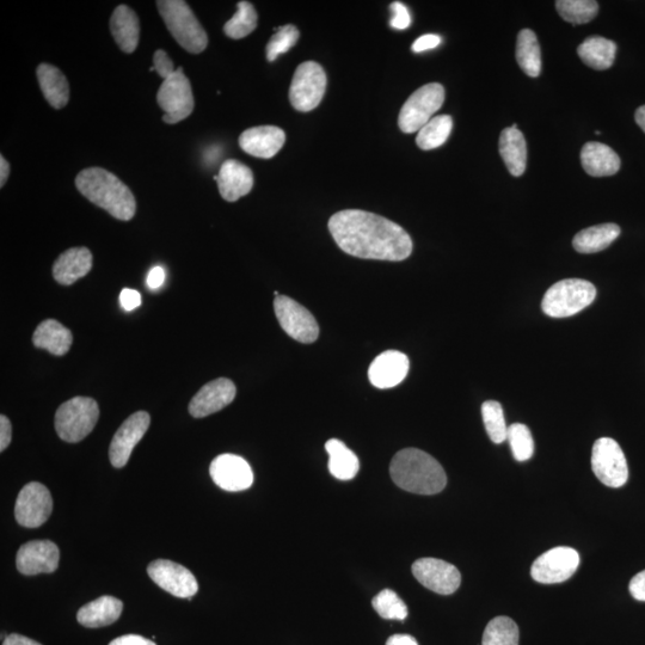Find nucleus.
<instances>
[{
    "instance_id": "423d86ee",
    "label": "nucleus",
    "mask_w": 645,
    "mask_h": 645,
    "mask_svg": "<svg viewBox=\"0 0 645 645\" xmlns=\"http://www.w3.org/2000/svg\"><path fill=\"white\" fill-rule=\"evenodd\" d=\"M100 417L95 399L75 397L61 404L55 414V430L61 440L76 444L94 430Z\"/></svg>"
},
{
    "instance_id": "dca6fc26",
    "label": "nucleus",
    "mask_w": 645,
    "mask_h": 645,
    "mask_svg": "<svg viewBox=\"0 0 645 645\" xmlns=\"http://www.w3.org/2000/svg\"><path fill=\"white\" fill-rule=\"evenodd\" d=\"M150 423L151 417L146 411H138L122 423L109 447V459L114 468H124L134 447L144 438Z\"/></svg>"
},
{
    "instance_id": "2eb2a0df",
    "label": "nucleus",
    "mask_w": 645,
    "mask_h": 645,
    "mask_svg": "<svg viewBox=\"0 0 645 645\" xmlns=\"http://www.w3.org/2000/svg\"><path fill=\"white\" fill-rule=\"evenodd\" d=\"M415 579L422 586L440 595H451L458 591L462 575L451 563L436 558H421L413 564Z\"/></svg>"
},
{
    "instance_id": "f03ea898",
    "label": "nucleus",
    "mask_w": 645,
    "mask_h": 645,
    "mask_svg": "<svg viewBox=\"0 0 645 645\" xmlns=\"http://www.w3.org/2000/svg\"><path fill=\"white\" fill-rule=\"evenodd\" d=\"M390 473L397 487L413 494H439L447 484L446 472L438 460L417 448L399 451L392 459Z\"/></svg>"
},
{
    "instance_id": "de8ad7c7",
    "label": "nucleus",
    "mask_w": 645,
    "mask_h": 645,
    "mask_svg": "<svg viewBox=\"0 0 645 645\" xmlns=\"http://www.w3.org/2000/svg\"><path fill=\"white\" fill-rule=\"evenodd\" d=\"M12 438V427L8 417L0 416V451L9 447Z\"/></svg>"
},
{
    "instance_id": "39448f33",
    "label": "nucleus",
    "mask_w": 645,
    "mask_h": 645,
    "mask_svg": "<svg viewBox=\"0 0 645 645\" xmlns=\"http://www.w3.org/2000/svg\"><path fill=\"white\" fill-rule=\"evenodd\" d=\"M597 298L592 282L568 279L557 282L545 293L542 309L552 318H567L585 310Z\"/></svg>"
},
{
    "instance_id": "473e14b6",
    "label": "nucleus",
    "mask_w": 645,
    "mask_h": 645,
    "mask_svg": "<svg viewBox=\"0 0 645 645\" xmlns=\"http://www.w3.org/2000/svg\"><path fill=\"white\" fill-rule=\"evenodd\" d=\"M516 60L527 76L536 78L542 72V51L537 35L530 29L521 30L516 42Z\"/></svg>"
},
{
    "instance_id": "20e7f679",
    "label": "nucleus",
    "mask_w": 645,
    "mask_h": 645,
    "mask_svg": "<svg viewBox=\"0 0 645 645\" xmlns=\"http://www.w3.org/2000/svg\"><path fill=\"white\" fill-rule=\"evenodd\" d=\"M165 26L182 48L192 54H200L208 46V36L190 6L183 0H159L157 2Z\"/></svg>"
},
{
    "instance_id": "5701e85b",
    "label": "nucleus",
    "mask_w": 645,
    "mask_h": 645,
    "mask_svg": "<svg viewBox=\"0 0 645 645\" xmlns=\"http://www.w3.org/2000/svg\"><path fill=\"white\" fill-rule=\"evenodd\" d=\"M92 254L88 248H72L58 257L53 276L60 285L70 286L90 273Z\"/></svg>"
},
{
    "instance_id": "0eeeda50",
    "label": "nucleus",
    "mask_w": 645,
    "mask_h": 645,
    "mask_svg": "<svg viewBox=\"0 0 645 645\" xmlns=\"http://www.w3.org/2000/svg\"><path fill=\"white\" fill-rule=\"evenodd\" d=\"M445 101V88L439 83H430L416 90L404 103L399 113L398 126L404 133L420 132Z\"/></svg>"
},
{
    "instance_id": "603ef678",
    "label": "nucleus",
    "mask_w": 645,
    "mask_h": 645,
    "mask_svg": "<svg viewBox=\"0 0 645 645\" xmlns=\"http://www.w3.org/2000/svg\"><path fill=\"white\" fill-rule=\"evenodd\" d=\"M386 645H419L413 636L393 635L387 640Z\"/></svg>"
},
{
    "instance_id": "a19ab883",
    "label": "nucleus",
    "mask_w": 645,
    "mask_h": 645,
    "mask_svg": "<svg viewBox=\"0 0 645 645\" xmlns=\"http://www.w3.org/2000/svg\"><path fill=\"white\" fill-rule=\"evenodd\" d=\"M299 36V30L292 26V24L276 30V33L269 40L266 48L268 61L273 63V61L278 59L279 55L290 51L291 48L297 45Z\"/></svg>"
},
{
    "instance_id": "a211bd4d",
    "label": "nucleus",
    "mask_w": 645,
    "mask_h": 645,
    "mask_svg": "<svg viewBox=\"0 0 645 645\" xmlns=\"http://www.w3.org/2000/svg\"><path fill=\"white\" fill-rule=\"evenodd\" d=\"M60 551L49 540H34L21 546L16 565L21 574L34 576L52 574L59 567Z\"/></svg>"
},
{
    "instance_id": "4be33fe9",
    "label": "nucleus",
    "mask_w": 645,
    "mask_h": 645,
    "mask_svg": "<svg viewBox=\"0 0 645 645\" xmlns=\"http://www.w3.org/2000/svg\"><path fill=\"white\" fill-rule=\"evenodd\" d=\"M286 134L275 126L249 128L239 137V146L256 158L270 159L285 145Z\"/></svg>"
},
{
    "instance_id": "c03bdc74",
    "label": "nucleus",
    "mask_w": 645,
    "mask_h": 645,
    "mask_svg": "<svg viewBox=\"0 0 645 645\" xmlns=\"http://www.w3.org/2000/svg\"><path fill=\"white\" fill-rule=\"evenodd\" d=\"M120 304L125 311H133L141 305V296L138 291L125 288L120 294Z\"/></svg>"
},
{
    "instance_id": "72a5a7b5",
    "label": "nucleus",
    "mask_w": 645,
    "mask_h": 645,
    "mask_svg": "<svg viewBox=\"0 0 645 645\" xmlns=\"http://www.w3.org/2000/svg\"><path fill=\"white\" fill-rule=\"evenodd\" d=\"M453 120L450 115H439L430 120L417 134L416 144L421 150L429 151L444 145L450 137Z\"/></svg>"
},
{
    "instance_id": "f3484780",
    "label": "nucleus",
    "mask_w": 645,
    "mask_h": 645,
    "mask_svg": "<svg viewBox=\"0 0 645 645\" xmlns=\"http://www.w3.org/2000/svg\"><path fill=\"white\" fill-rule=\"evenodd\" d=\"M210 473L219 488L231 493L247 490L254 483V472L249 463L235 454H221L215 458Z\"/></svg>"
},
{
    "instance_id": "49530a36",
    "label": "nucleus",
    "mask_w": 645,
    "mask_h": 645,
    "mask_svg": "<svg viewBox=\"0 0 645 645\" xmlns=\"http://www.w3.org/2000/svg\"><path fill=\"white\" fill-rule=\"evenodd\" d=\"M630 593L638 601L645 602V570L638 573L630 582Z\"/></svg>"
},
{
    "instance_id": "ddd939ff",
    "label": "nucleus",
    "mask_w": 645,
    "mask_h": 645,
    "mask_svg": "<svg viewBox=\"0 0 645 645\" xmlns=\"http://www.w3.org/2000/svg\"><path fill=\"white\" fill-rule=\"evenodd\" d=\"M53 512V499L45 485L32 482L18 494L15 516L23 527L36 528L45 524Z\"/></svg>"
},
{
    "instance_id": "393cba45",
    "label": "nucleus",
    "mask_w": 645,
    "mask_h": 645,
    "mask_svg": "<svg viewBox=\"0 0 645 645\" xmlns=\"http://www.w3.org/2000/svg\"><path fill=\"white\" fill-rule=\"evenodd\" d=\"M581 163L587 174L593 177L616 175L622 164L610 146L595 141L582 147Z\"/></svg>"
},
{
    "instance_id": "4468645a",
    "label": "nucleus",
    "mask_w": 645,
    "mask_h": 645,
    "mask_svg": "<svg viewBox=\"0 0 645 645\" xmlns=\"http://www.w3.org/2000/svg\"><path fill=\"white\" fill-rule=\"evenodd\" d=\"M147 573L156 585L176 598L190 599L199 591L195 576L183 565L167 559L153 561Z\"/></svg>"
},
{
    "instance_id": "1a4fd4ad",
    "label": "nucleus",
    "mask_w": 645,
    "mask_h": 645,
    "mask_svg": "<svg viewBox=\"0 0 645 645\" xmlns=\"http://www.w3.org/2000/svg\"><path fill=\"white\" fill-rule=\"evenodd\" d=\"M327 90V75L316 61H306L300 64L294 73L290 101L298 112H311L322 102Z\"/></svg>"
},
{
    "instance_id": "3c124183",
    "label": "nucleus",
    "mask_w": 645,
    "mask_h": 645,
    "mask_svg": "<svg viewBox=\"0 0 645 645\" xmlns=\"http://www.w3.org/2000/svg\"><path fill=\"white\" fill-rule=\"evenodd\" d=\"M3 645H42L22 635L12 634L5 638Z\"/></svg>"
},
{
    "instance_id": "09e8293b",
    "label": "nucleus",
    "mask_w": 645,
    "mask_h": 645,
    "mask_svg": "<svg viewBox=\"0 0 645 645\" xmlns=\"http://www.w3.org/2000/svg\"><path fill=\"white\" fill-rule=\"evenodd\" d=\"M165 272L162 267H155L150 270L149 276H147V286L150 290L156 291L158 288H161L164 284Z\"/></svg>"
},
{
    "instance_id": "4c0bfd02",
    "label": "nucleus",
    "mask_w": 645,
    "mask_h": 645,
    "mask_svg": "<svg viewBox=\"0 0 645 645\" xmlns=\"http://www.w3.org/2000/svg\"><path fill=\"white\" fill-rule=\"evenodd\" d=\"M482 416L485 429L491 441L502 444L507 440L508 427L502 405L496 401H488L482 405Z\"/></svg>"
},
{
    "instance_id": "864d4df0",
    "label": "nucleus",
    "mask_w": 645,
    "mask_h": 645,
    "mask_svg": "<svg viewBox=\"0 0 645 645\" xmlns=\"http://www.w3.org/2000/svg\"><path fill=\"white\" fill-rule=\"evenodd\" d=\"M10 175V164L4 156H0V187H4Z\"/></svg>"
},
{
    "instance_id": "a18cd8bd",
    "label": "nucleus",
    "mask_w": 645,
    "mask_h": 645,
    "mask_svg": "<svg viewBox=\"0 0 645 645\" xmlns=\"http://www.w3.org/2000/svg\"><path fill=\"white\" fill-rule=\"evenodd\" d=\"M441 43V38L439 35H434V34H427L421 36L420 39H417L414 42L413 47V52L415 53H422L425 51H429V49L436 48L440 45Z\"/></svg>"
},
{
    "instance_id": "f8f14e48",
    "label": "nucleus",
    "mask_w": 645,
    "mask_h": 645,
    "mask_svg": "<svg viewBox=\"0 0 645 645\" xmlns=\"http://www.w3.org/2000/svg\"><path fill=\"white\" fill-rule=\"evenodd\" d=\"M580 565V555L573 548L558 546L546 551L534 561L531 575L534 581L554 585L570 579Z\"/></svg>"
},
{
    "instance_id": "9d476101",
    "label": "nucleus",
    "mask_w": 645,
    "mask_h": 645,
    "mask_svg": "<svg viewBox=\"0 0 645 645\" xmlns=\"http://www.w3.org/2000/svg\"><path fill=\"white\" fill-rule=\"evenodd\" d=\"M592 469L595 476L606 487H623L629 479V466L622 447L611 438H601L595 441L592 452Z\"/></svg>"
},
{
    "instance_id": "e433bc0d",
    "label": "nucleus",
    "mask_w": 645,
    "mask_h": 645,
    "mask_svg": "<svg viewBox=\"0 0 645 645\" xmlns=\"http://www.w3.org/2000/svg\"><path fill=\"white\" fill-rule=\"evenodd\" d=\"M257 27V12L249 2H239L238 10L224 26L226 36L233 40L247 38Z\"/></svg>"
},
{
    "instance_id": "a878e982",
    "label": "nucleus",
    "mask_w": 645,
    "mask_h": 645,
    "mask_svg": "<svg viewBox=\"0 0 645 645\" xmlns=\"http://www.w3.org/2000/svg\"><path fill=\"white\" fill-rule=\"evenodd\" d=\"M122 601L109 595L89 602L78 611V623L85 628L96 629L114 624L121 616Z\"/></svg>"
},
{
    "instance_id": "37998d69",
    "label": "nucleus",
    "mask_w": 645,
    "mask_h": 645,
    "mask_svg": "<svg viewBox=\"0 0 645 645\" xmlns=\"http://www.w3.org/2000/svg\"><path fill=\"white\" fill-rule=\"evenodd\" d=\"M153 69H155L159 77L164 79L169 78L176 72L174 63L163 49H158L153 55Z\"/></svg>"
},
{
    "instance_id": "c85d7f7f",
    "label": "nucleus",
    "mask_w": 645,
    "mask_h": 645,
    "mask_svg": "<svg viewBox=\"0 0 645 645\" xmlns=\"http://www.w3.org/2000/svg\"><path fill=\"white\" fill-rule=\"evenodd\" d=\"M73 336L69 329L55 319H47L36 328L33 343L36 348L48 350L49 353L63 356L69 353Z\"/></svg>"
},
{
    "instance_id": "2f4dec72",
    "label": "nucleus",
    "mask_w": 645,
    "mask_h": 645,
    "mask_svg": "<svg viewBox=\"0 0 645 645\" xmlns=\"http://www.w3.org/2000/svg\"><path fill=\"white\" fill-rule=\"evenodd\" d=\"M329 454V471L340 481H350L360 470L359 458L341 440L331 439L325 444Z\"/></svg>"
},
{
    "instance_id": "c756f323",
    "label": "nucleus",
    "mask_w": 645,
    "mask_h": 645,
    "mask_svg": "<svg viewBox=\"0 0 645 645\" xmlns=\"http://www.w3.org/2000/svg\"><path fill=\"white\" fill-rule=\"evenodd\" d=\"M617 224H602L588 227L577 233L573 245L577 253L595 254L605 250L620 236Z\"/></svg>"
},
{
    "instance_id": "9b49d317",
    "label": "nucleus",
    "mask_w": 645,
    "mask_h": 645,
    "mask_svg": "<svg viewBox=\"0 0 645 645\" xmlns=\"http://www.w3.org/2000/svg\"><path fill=\"white\" fill-rule=\"evenodd\" d=\"M276 318L288 336L301 343H313L318 339L319 327L316 318L303 305L286 296L274 300Z\"/></svg>"
},
{
    "instance_id": "5fc2aeb1",
    "label": "nucleus",
    "mask_w": 645,
    "mask_h": 645,
    "mask_svg": "<svg viewBox=\"0 0 645 645\" xmlns=\"http://www.w3.org/2000/svg\"><path fill=\"white\" fill-rule=\"evenodd\" d=\"M635 118L637 125L640 126L645 133V106L637 109Z\"/></svg>"
},
{
    "instance_id": "8fccbe9b",
    "label": "nucleus",
    "mask_w": 645,
    "mask_h": 645,
    "mask_svg": "<svg viewBox=\"0 0 645 645\" xmlns=\"http://www.w3.org/2000/svg\"><path fill=\"white\" fill-rule=\"evenodd\" d=\"M109 645H157V644L139 635H126V636L116 638V640H114Z\"/></svg>"
},
{
    "instance_id": "bb28decb",
    "label": "nucleus",
    "mask_w": 645,
    "mask_h": 645,
    "mask_svg": "<svg viewBox=\"0 0 645 645\" xmlns=\"http://www.w3.org/2000/svg\"><path fill=\"white\" fill-rule=\"evenodd\" d=\"M500 155L509 172L514 177H520L526 171L527 145L524 134L518 125L503 129L499 143Z\"/></svg>"
},
{
    "instance_id": "f704fd0d",
    "label": "nucleus",
    "mask_w": 645,
    "mask_h": 645,
    "mask_svg": "<svg viewBox=\"0 0 645 645\" xmlns=\"http://www.w3.org/2000/svg\"><path fill=\"white\" fill-rule=\"evenodd\" d=\"M556 9L564 21L576 26L594 20L599 12V4L594 0H558Z\"/></svg>"
},
{
    "instance_id": "aec40b11",
    "label": "nucleus",
    "mask_w": 645,
    "mask_h": 645,
    "mask_svg": "<svg viewBox=\"0 0 645 645\" xmlns=\"http://www.w3.org/2000/svg\"><path fill=\"white\" fill-rule=\"evenodd\" d=\"M408 356L398 350H386L368 368V378L377 389H392L403 382L409 373Z\"/></svg>"
},
{
    "instance_id": "c9c22d12",
    "label": "nucleus",
    "mask_w": 645,
    "mask_h": 645,
    "mask_svg": "<svg viewBox=\"0 0 645 645\" xmlns=\"http://www.w3.org/2000/svg\"><path fill=\"white\" fill-rule=\"evenodd\" d=\"M519 628L508 617H497L484 630L482 645H519Z\"/></svg>"
},
{
    "instance_id": "58836bf2",
    "label": "nucleus",
    "mask_w": 645,
    "mask_h": 645,
    "mask_svg": "<svg viewBox=\"0 0 645 645\" xmlns=\"http://www.w3.org/2000/svg\"><path fill=\"white\" fill-rule=\"evenodd\" d=\"M372 606L380 617L387 620H404L408 617V607L391 589H384L372 600Z\"/></svg>"
},
{
    "instance_id": "412c9836",
    "label": "nucleus",
    "mask_w": 645,
    "mask_h": 645,
    "mask_svg": "<svg viewBox=\"0 0 645 645\" xmlns=\"http://www.w3.org/2000/svg\"><path fill=\"white\" fill-rule=\"evenodd\" d=\"M214 180L218 183L221 198L229 202L243 198L254 187L253 171L236 159H227Z\"/></svg>"
},
{
    "instance_id": "ea45409f",
    "label": "nucleus",
    "mask_w": 645,
    "mask_h": 645,
    "mask_svg": "<svg viewBox=\"0 0 645 645\" xmlns=\"http://www.w3.org/2000/svg\"><path fill=\"white\" fill-rule=\"evenodd\" d=\"M507 440L511 445L513 456L518 462H526L534 453V441L531 430L522 423L508 427Z\"/></svg>"
},
{
    "instance_id": "b1692460",
    "label": "nucleus",
    "mask_w": 645,
    "mask_h": 645,
    "mask_svg": "<svg viewBox=\"0 0 645 645\" xmlns=\"http://www.w3.org/2000/svg\"><path fill=\"white\" fill-rule=\"evenodd\" d=\"M110 32L122 52L133 53L140 39V23L137 14L127 5L118 6L110 18Z\"/></svg>"
},
{
    "instance_id": "7ed1b4c3",
    "label": "nucleus",
    "mask_w": 645,
    "mask_h": 645,
    "mask_svg": "<svg viewBox=\"0 0 645 645\" xmlns=\"http://www.w3.org/2000/svg\"><path fill=\"white\" fill-rule=\"evenodd\" d=\"M76 187L92 204L103 208L115 219L132 220L137 211V202L131 189L106 169L82 170L76 177Z\"/></svg>"
},
{
    "instance_id": "6e6552de",
    "label": "nucleus",
    "mask_w": 645,
    "mask_h": 645,
    "mask_svg": "<svg viewBox=\"0 0 645 645\" xmlns=\"http://www.w3.org/2000/svg\"><path fill=\"white\" fill-rule=\"evenodd\" d=\"M157 103L164 112L165 124H178L193 113L195 101L192 85L182 67H178L174 75L164 79L157 92Z\"/></svg>"
},
{
    "instance_id": "79ce46f5",
    "label": "nucleus",
    "mask_w": 645,
    "mask_h": 645,
    "mask_svg": "<svg viewBox=\"0 0 645 645\" xmlns=\"http://www.w3.org/2000/svg\"><path fill=\"white\" fill-rule=\"evenodd\" d=\"M390 10L392 14L390 21L392 28L404 30L410 27L411 17L407 6L401 2H393L390 6Z\"/></svg>"
},
{
    "instance_id": "6ab92c4d",
    "label": "nucleus",
    "mask_w": 645,
    "mask_h": 645,
    "mask_svg": "<svg viewBox=\"0 0 645 645\" xmlns=\"http://www.w3.org/2000/svg\"><path fill=\"white\" fill-rule=\"evenodd\" d=\"M236 395V385L230 379H215L196 393L189 404V413L195 419L218 413L235 401Z\"/></svg>"
},
{
    "instance_id": "7c9ffc66",
    "label": "nucleus",
    "mask_w": 645,
    "mask_h": 645,
    "mask_svg": "<svg viewBox=\"0 0 645 645\" xmlns=\"http://www.w3.org/2000/svg\"><path fill=\"white\" fill-rule=\"evenodd\" d=\"M579 57L587 66L597 71L610 69L616 59L617 45L601 36H591L577 48Z\"/></svg>"
},
{
    "instance_id": "cd10ccee",
    "label": "nucleus",
    "mask_w": 645,
    "mask_h": 645,
    "mask_svg": "<svg viewBox=\"0 0 645 645\" xmlns=\"http://www.w3.org/2000/svg\"><path fill=\"white\" fill-rule=\"evenodd\" d=\"M36 76L48 103L55 109L66 107L70 100V85L64 73L53 65L41 64Z\"/></svg>"
},
{
    "instance_id": "f257e3e1",
    "label": "nucleus",
    "mask_w": 645,
    "mask_h": 645,
    "mask_svg": "<svg viewBox=\"0 0 645 645\" xmlns=\"http://www.w3.org/2000/svg\"><path fill=\"white\" fill-rule=\"evenodd\" d=\"M329 230L344 253L366 260L404 261L413 253L408 232L380 215L346 210L333 215Z\"/></svg>"
}]
</instances>
